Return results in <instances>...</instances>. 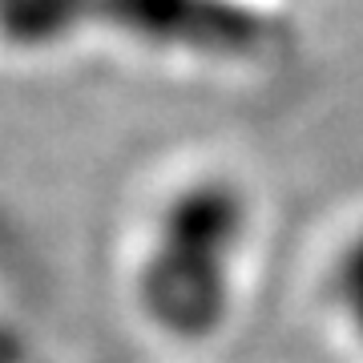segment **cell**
<instances>
[{"mask_svg":"<svg viewBox=\"0 0 363 363\" xmlns=\"http://www.w3.org/2000/svg\"><path fill=\"white\" fill-rule=\"evenodd\" d=\"M93 28L238 65L274 61L291 45L283 16L247 0H0V37L21 49L61 45Z\"/></svg>","mask_w":363,"mask_h":363,"instance_id":"obj_1","label":"cell"},{"mask_svg":"<svg viewBox=\"0 0 363 363\" xmlns=\"http://www.w3.org/2000/svg\"><path fill=\"white\" fill-rule=\"evenodd\" d=\"M247 230V194L230 182H194L169 198L138 271V298L150 323L174 339L214 335L230 311L234 262Z\"/></svg>","mask_w":363,"mask_h":363,"instance_id":"obj_2","label":"cell"},{"mask_svg":"<svg viewBox=\"0 0 363 363\" xmlns=\"http://www.w3.org/2000/svg\"><path fill=\"white\" fill-rule=\"evenodd\" d=\"M335 298L339 311L347 315V323L363 335V234L343 250L335 267Z\"/></svg>","mask_w":363,"mask_h":363,"instance_id":"obj_3","label":"cell"}]
</instances>
